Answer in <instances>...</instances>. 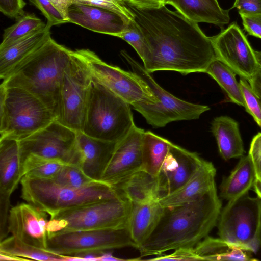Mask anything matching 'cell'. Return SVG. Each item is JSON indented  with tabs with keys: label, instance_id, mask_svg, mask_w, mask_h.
Returning <instances> with one entry per match:
<instances>
[{
	"label": "cell",
	"instance_id": "cell-9",
	"mask_svg": "<svg viewBox=\"0 0 261 261\" xmlns=\"http://www.w3.org/2000/svg\"><path fill=\"white\" fill-rule=\"evenodd\" d=\"M219 238L256 253L261 248V199L246 193L228 201L218 222Z\"/></svg>",
	"mask_w": 261,
	"mask_h": 261
},
{
	"label": "cell",
	"instance_id": "cell-5",
	"mask_svg": "<svg viewBox=\"0 0 261 261\" xmlns=\"http://www.w3.org/2000/svg\"><path fill=\"white\" fill-rule=\"evenodd\" d=\"M56 117L36 96L23 88L0 86V138L23 140Z\"/></svg>",
	"mask_w": 261,
	"mask_h": 261
},
{
	"label": "cell",
	"instance_id": "cell-41",
	"mask_svg": "<svg viewBox=\"0 0 261 261\" xmlns=\"http://www.w3.org/2000/svg\"><path fill=\"white\" fill-rule=\"evenodd\" d=\"M248 155L253 164L256 178L261 179V132L253 138Z\"/></svg>",
	"mask_w": 261,
	"mask_h": 261
},
{
	"label": "cell",
	"instance_id": "cell-12",
	"mask_svg": "<svg viewBox=\"0 0 261 261\" xmlns=\"http://www.w3.org/2000/svg\"><path fill=\"white\" fill-rule=\"evenodd\" d=\"M92 76L130 106L140 102L155 103V97L147 85L132 71L108 64L89 49L75 50Z\"/></svg>",
	"mask_w": 261,
	"mask_h": 261
},
{
	"label": "cell",
	"instance_id": "cell-37",
	"mask_svg": "<svg viewBox=\"0 0 261 261\" xmlns=\"http://www.w3.org/2000/svg\"><path fill=\"white\" fill-rule=\"evenodd\" d=\"M72 3H80L104 8L117 13L129 21L134 20V14L123 0H71Z\"/></svg>",
	"mask_w": 261,
	"mask_h": 261
},
{
	"label": "cell",
	"instance_id": "cell-27",
	"mask_svg": "<svg viewBox=\"0 0 261 261\" xmlns=\"http://www.w3.org/2000/svg\"><path fill=\"white\" fill-rule=\"evenodd\" d=\"M170 149L176 158V166L169 173L165 174L160 173L164 178L167 194L174 192L185 184L202 160L196 152L190 151L171 142Z\"/></svg>",
	"mask_w": 261,
	"mask_h": 261
},
{
	"label": "cell",
	"instance_id": "cell-52",
	"mask_svg": "<svg viewBox=\"0 0 261 261\" xmlns=\"http://www.w3.org/2000/svg\"><path fill=\"white\" fill-rule=\"evenodd\" d=\"M260 101H261V98H260Z\"/></svg>",
	"mask_w": 261,
	"mask_h": 261
},
{
	"label": "cell",
	"instance_id": "cell-34",
	"mask_svg": "<svg viewBox=\"0 0 261 261\" xmlns=\"http://www.w3.org/2000/svg\"><path fill=\"white\" fill-rule=\"evenodd\" d=\"M57 184L72 188H84L100 181L87 175L77 166L66 164L58 174L51 179Z\"/></svg>",
	"mask_w": 261,
	"mask_h": 261
},
{
	"label": "cell",
	"instance_id": "cell-13",
	"mask_svg": "<svg viewBox=\"0 0 261 261\" xmlns=\"http://www.w3.org/2000/svg\"><path fill=\"white\" fill-rule=\"evenodd\" d=\"M77 135V132L56 119L19 141L21 154L23 159L29 154H33L79 166Z\"/></svg>",
	"mask_w": 261,
	"mask_h": 261
},
{
	"label": "cell",
	"instance_id": "cell-25",
	"mask_svg": "<svg viewBox=\"0 0 261 261\" xmlns=\"http://www.w3.org/2000/svg\"><path fill=\"white\" fill-rule=\"evenodd\" d=\"M211 130L224 160L244 155L245 151L237 121L228 116L217 117L212 122Z\"/></svg>",
	"mask_w": 261,
	"mask_h": 261
},
{
	"label": "cell",
	"instance_id": "cell-26",
	"mask_svg": "<svg viewBox=\"0 0 261 261\" xmlns=\"http://www.w3.org/2000/svg\"><path fill=\"white\" fill-rule=\"evenodd\" d=\"M256 179L249 155H243L230 175L223 179L220 186V196L229 201L247 193L253 187Z\"/></svg>",
	"mask_w": 261,
	"mask_h": 261
},
{
	"label": "cell",
	"instance_id": "cell-18",
	"mask_svg": "<svg viewBox=\"0 0 261 261\" xmlns=\"http://www.w3.org/2000/svg\"><path fill=\"white\" fill-rule=\"evenodd\" d=\"M69 22L95 32L119 37L129 22L124 16L98 7L72 3L68 9Z\"/></svg>",
	"mask_w": 261,
	"mask_h": 261
},
{
	"label": "cell",
	"instance_id": "cell-33",
	"mask_svg": "<svg viewBox=\"0 0 261 261\" xmlns=\"http://www.w3.org/2000/svg\"><path fill=\"white\" fill-rule=\"evenodd\" d=\"M66 164L59 160L29 154L23 159V176L53 179Z\"/></svg>",
	"mask_w": 261,
	"mask_h": 261
},
{
	"label": "cell",
	"instance_id": "cell-50",
	"mask_svg": "<svg viewBox=\"0 0 261 261\" xmlns=\"http://www.w3.org/2000/svg\"><path fill=\"white\" fill-rule=\"evenodd\" d=\"M256 59L259 67L261 68V51H255Z\"/></svg>",
	"mask_w": 261,
	"mask_h": 261
},
{
	"label": "cell",
	"instance_id": "cell-38",
	"mask_svg": "<svg viewBox=\"0 0 261 261\" xmlns=\"http://www.w3.org/2000/svg\"><path fill=\"white\" fill-rule=\"evenodd\" d=\"M47 19L46 25L49 28L68 21L55 7L50 0H29Z\"/></svg>",
	"mask_w": 261,
	"mask_h": 261
},
{
	"label": "cell",
	"instance_id": "cell-48",
	"mask_svg": "<svg viewBox=\"0 0 261 261\" xmlns=\"http://www.w3.org/2000/svg\"><path fill=\"white\" fill-rule=\"evenodd\" d=\"M1 261H26L29 259L15 256L7 255L0 253Z\"/></svg>",
	"mask_w": 261,
	"mask_h": 261
},
{
	"label": "cell",
	"instance_id": "cell-43",
	"mask_svg": "<svg viewBox=\"0 0 261 261\" xmlns=\"http://www.w3.org/2000/svg\"><path fill=\"white\" fill-rule=\"evenodd\" d=\"M244 29L251 36L261 39V14L240 15Z\"/></svg>",
	"mask_w": 261,
	"mask_h": 261
},
{
	"label": "cell",
	"instance_id": "cell-6",
	"mask_svg": "<svg viewBox=\"0 0 261 261\" xmlns=\"http://www.w3.org/2000/svg\"><path fill=\"white\" fill-rule=\"evenodd\" d=\"M132 203L118 197L54 212L50 216L48 235L61 232L126 228Z\"/></svg>",
	"mask_w": 261,
	"mask_h": 261
},
{
	"label": "cell",
	"instance_id": "cell-16",
	"mask_svg": "<svg viewBox=\"0 0 261 261\" xmlns=\"http://www.w3.org/2000/svg\"><path fill=\"white\" fill-rule=\"evenodd\" d=\"M144 131L135 125L127 135L117 142L102 171L100 181L113 186L141 169Z\"/></svg>",
	"mask_w": 261,
	"mask_h": 261
},
{
	"label": "cell",
	"instance_id": "cell-2",
	"mask_svg": "<svg viewBox=\"0 0 261 261\" xmlns=\"http://www.w3.org/2000/svg\"><path fill=\"white\" fill-rule=\"evenodd\" d=\"M221 208L217 188L194 201L165 208L155 229L138 249L140 256L194 248L216 225Z\"/></svg>",
	"mask_w": 261,
	"mask_h": 261
},
{
	"label": "cell",
	"instance_id": "cell-7",
	"mask_svg": "<svg viewBox=\"0 0 261 261\" xmlns=\"http://www.w3.org/2000/svg\"><path fill=\"white\" fill-rule=\"evenodd\" d=\"M20 184L21 198L48 215L119 196L112 186L101 181L84 188L74 189L60 185L51 179L24 176Z\"/></svg>",
	"mask_w": 261,
	"mask_h": 261
},
{
	"label": "cell",
	"instance_id": "cell-31",
	"mask_svg": "<svg viewBox=\"0 0 261 261\" xmlns=\"http://www.w3.org/2000/svg\"><path fill=\"white\" fill-rule=\"evenodd\" d=\"M205 73L213 78L226 93L230 101L245 107V102L236 73L218 58L213 60Z\"/></svg>",
	"mask_w": 261,
	"mask_h": 261
},
{
	"label": "cell",
	"instance_id": "cell-10",
	"mask_svg": "<svg viewBox=\"0 0 261 261\" xmlns=\"http://www.w3.org/2000/svg\"><path fill=\"white\" fill-rule=\"evenodd\" d=\"M91 81L85 63L72 51L60 88L56 120L77 132H82Z\"/></svg>",
	"mask_w": 261,
	"mask_h": 261
},
{
	"label": "cell",
	"instance_id": "cell-40",
	"mask_svg": "<svg viewBox=\"0 0 261 261\" xmlns=\"http://www.w3.org/2000/svg\"><path fill=\"white\" fill-rule=\"evenodd\" d=\"M23 0H0V11L5 15L18 19L24 14Z\"/></svg>",
	"mask_w": 261,
	"mask_h": 261
},
{
	"label": "cell",
	"instance_id": "cell-19",
	"mask_svg": "<svg viewBox=\"0 0 261 261\" xmlns=\"http://www.w3.org/2000/svg\"><path fill=\"white\" fill-rule=\"evenodd\" d=\"M216 170L213 163L202 159L185 184L164 196L159 201L166 208L194 201L216 188Z\"/></svg>",
	"mask_w": 261,
	"mask_h": 261
},
{
	"label": "cell",
	"instance_id": "cell-49",
	"mask_svg": "<svg viewBox=\"0 0 261 261\" xmlns=\"http://www.w3.org/2000/svg\"><path fill=\"white\" fill-rule=\"evenodd\" d=\"M253 187L257 197L261 199V179L256 178Z\"/></svg>",
	"mask_w": 261,
	"mask_h": 261
},
{
	"label": "cell",
	"instance_id": "cell-21",
	"mask_svg": "<svg viewBox=\"0 0 261 261\" xmlns=\"http://www.w3.org/2000/svg\"><path fill=\"white\" fill-rule=\"evenodd\" d=\"M117 142L107 141L77 132L79 167L89 177L99 181L102 171Z\"/></svg>",
	"mask_w": 261,
	"mask_h": 261
},
{
	"label": "cell",
	"instance_id": "cell-42",
	"mask_svg": "<svg viewBox=\"0 0 261 261\" xmlns=\"http://www.w3.org/2000/svg\"><path fill=\"white\" fill-rule=\"evenodd\" d=\"M234 8L240 15L261 14V0H235L232 7Z\"/></svg>",
	"mask_w": 261,
	"mask_h": 261
},
{
	"label": "cell",
	"instance_id": "cell-11",
	"mask_svg": "<svg viewBox=\"0 0 261 261\" xmlns=\"http://www.w3.org/2000/svg\"><path fill=\"white\" fill-rule=\"evenodd\" d=\"M128 247L137 249L126 228H104L49 234L47 250L59 255L74 256Z\"/></svg>",
	"mask_w": 261,
	"mask_h": 261
},
{
	"label": "cell",
	"instance_id": "cell-28",
	"mask_svg": "<svg viewBox=\"0 0 261 261\" xmlns=\"http://www.w3.org/2000/svg\"><path fill=\"white\" fill-rule=\"evenodd\" d=\"M194 249L200 260H258L252 257L251 252L236 247L220 238L208 236Z\"/></svg>",
	"mask_w": 261,
	"mask_h": 261
},
{
	"label": "cell",
	"instance_id": "cell-44",
	"mask_svg": "<svg viewBox=\"0 0 261 261\" xmlns=\"http://www.w3.org/2000/svg\"><path fill=\"white\" fill-rule=\"evenodd\" d=\"M126 3L141 8H153L165 5L163 0H123Z\"/></svg>",
	"mask_w": 261,
	"mask_h": 261
},
{
	"label": "cell",
	"instance_id": "cell-30",
	"mask_svg": "<svg viewBox=\"0 0 261 261\" xmlns=\"http://www.w3.org/2000/svg\"><path fill=\"white\" fill-rule=\"evenodd\" d=\"M0 253L27 258L29 260L67 261L66 255H59L28 244L12 235L1 241Z\"/></svg>",
	"mask_w": 261,
	"mask_h": 261
},
{
	"label": "cell",
	"instance_id": "cell-36",
	"mask_svg": "<svg viewBox=\"0 0 261 261\" xmlns=\"http://www.w3.org/2000/svg\"><path fill=\"white\" fill-rule=\"evenodd\" d=\"M119 38L134 48L142 62L144 60L148 54V47L142 32L134 20L129 22L126 29Z\"/></svg>",
	"mask_w": 261,
	"mask_h": 261
},
{
	"label": "cell",
	"instance_id": "cell-22",
	"mask_svg": "<svg viewBox=\"0 0 261 261\" xmlns=\"http://www.w3.org/2000/svg\"><path fill=\"white\" fill-rule=\"evenodd\" d=\"M164 210L159 201L132 204L126 228L137 249L154 231Z\"/></svg>",
	"mask_w": 261,
	"mask_h": 261
},
{
	"label": "cell",
	"instance_id": "cell-46",
	"mask_svg": "<svg viewBox=\"0 0 261 261\" xmlns=\"http://www.w3.org/2000/svg\"><path fill=\"white\" fill-rule=\"evenodd\" d=\"M55 7L61 13L66 20L69 22L68 18V9L72 4L71 0H50Z\"/></svg>",
	"mask_w": 261,
	"mask_h": 261
},
{
	"label": "cell",
	"instance_id": "cell-45",
	"mask_svg": "<svg viewBox=\"0 0 261 261\" xmlns=\"http://www.w3.org/2000/svg\"><path fill=\"white\" fill-rule=\"evenodd\" d=\"M250 86L259 98H261V68L259 67L248 81Z\"/></svg>",
	"mask_w": 261,
	"mask_h": 261
},
{
	"label": "cell",
	"instance_id": "cell-51",
	"mask_svg": "<svg viewBox=\"0 0 261 261\" xmlns=\"http://www.w3.org/2000/svg\"><path fill=\"white\" fill-rule=\"evenodd\" d=\"M163 3H164V1H165V0H163Z\"/></svg>",
	"mask_w": 261,
	"mask_h": 261
},
{
	"label": "cell",
	"instance_id": "cell-4",
	"mask_svg": "<svg viewBox=\"0 0 261 261\" xmlns=\"http://www.w3.org/2000/svg\"><path fill=\"white\" fill-rule=\"evenodd\" d=\"M130 106L92 76L82 132L101 140H121L135 125Z\"/></svg>",
	"mask_w": 261,
	"mask_h": 261
},
{
	"label": "cell",
	"instance_id": "cell-17",
	"mask_svg": "<svg viewBox=\"0 0 261 261\" xmlns=\"http://www.w3.org/2000/svg\"><path fill=\"white\" fill-rule=\"evenodd\" d=\"M48 215L28 202L17 204L9 210L8 232L24 243L47 250Z\"/></svg>",
	"mask_w": 261,
	"mask_h": 261
},
{
	"label": "cell",
	"instance_id": "cell-47",
	"mask_svg": "<svg viewBox=\"0 0 261 261\" xmlns=\"http://www.w3.org/2000/svg\"><path fill=\"white\" fill-rule=\"evenodd\" d=\"M125 260V259L115 257L110 253H102L98 258V261H120Z\"/></svg>",
	"mask_w": 261,
	"mask_h": 261
},
{
	"label": "cell",
	"instance_id": "cell-32",
	"mask_svg": "<svg viewBox=\"0 0 261 261\" xmlns=\"http://www.w3.org/2000/svg\"><path fill=\"white\" fill-rule=\"evenodd\" d=\"M17 19L14 24L4 30L0 49L46 26L34 14H24Z\"/></svg>",
	"mask_w": 261,
	"mask_h": 261
},
{
	"label": "cell",
	"instance_id": "cell-15",
	"mask_svg": "<svg viewBox=\"0 0 261 261\" xmlns=\"http://www.w3.org/2000/svg\"><path fill=\"white\" fill-rule=\"evenodd\" d=\"M23 162L19 141L0 138V241L8 234L10 197L23 177Z\"/></svg>",
	"mask_w": 261,
	"mask_h": 261
},
{
	"label": "cell",
	"instance_id": "cell-1",
	"mask_svg": "<svg viewBox=\"0 0 261 261\" xmlns=\"http://www.w3.org/2000/svg\"><path fill=\"white\" fill-rule=\"evenodd\" d=\"M125 4L148 47L143 63L150 73L158 71H173L183 75L205 73L217 58L211 37L198 23L178 11L169 9L165 5L141 8Z\"/></svg>",
	"mask_w": 261,
	"mask_h": 261
},
{
	"label": "cell",
	"instance_id": "cell-35",
	"mask_svg": "<svg viewBox=\"0 0 261 261\" xmlns=\"http://www.w3.org/2000/svg\"><path fill=\"white\" fill-rule=\"evenodd\" d=\"M239 82L243 96L246 111L251 115L256 123L261 127L260 99L246 79L240 77Z\"/></svg>",
	"mask_w": 261,
	"mask_h": 261
},
{
	"label": "cell",
	"instance_id": "cell-39",
	"mask_svg": "<svg viewBox=\"0 0 261 261\" xmlns=\"http://www.w3.org/2000/svg\"><path fill=\"white\" fill-rule=\"evenodd\" d=\"M148 260L194 261L200 260V259L196 254L194 248H181L174 250L171 254L158 255Z\"/></svg>",
	"mask_w": 261,
	"mask_h": 261
},
{
	"label": "cell",
	"instance_id": "cell-24",
	"mask_svg": "<svg viewBox=\"0 0 261 261\" xmlns=\"http://www.w3.org/2000/svg\"><path fill=\"white\" fill-rule=\"evenodd\" d=\"M46 26L0 49V77L3 80L37 50L50 36Z\"/></svg>",
	"mask_w": 261,
	"mask_h": 261
},
{
	"label": "cell",
	"instance_id": "cell-29",
	"mask_svg": "<svg viewBox=\"0 0 261 261\" xmlns=\"http://www.w3.org/2000/svg\"><path fill=\"white\" fill-rule=\"evenodd\" d=\"M171 142L150 130L144 131L142 139L141 169L154 175H160Z\"/></svg>",
	"mask_w": 261,
	"mask_h": 261
},
{
	"label": "cell",
	"instance_id": "cell-14",
	"mask_svg": "<svg viewBox=\"0 0 261 261\" xmlns=\"http://www.w3.org/2000/svg\"><path fill=\"white\" fill-rule=\"evenodd\" d=\"M217 58L248 81L259 67L255 50L236 22L211 37Z\"/></svg>",
	"mask_w": 261,
	"mask_h": 261
},
{
	"label": "cell",
	"instance_id": "cell-3",
	"mask_svg": "<svg viewBox=\"0 0 261 261\" xmlns=\"http://www.w3.org/2000/svg\"><path fill=\"white\" fill-rule=\"evenodd\" d=\"M72 53L50 36L3 80L1 85L25 89L38 97L57 117L60 88Z\"/></svg>",
	"mask_w": 261,
	"mask_h": 261
},
{
	"label": "cell",
	"instance_id": "cell-8",
	"mask_svg": "<svg viewBox=\"0 0 261 261\" xmlns=\"http://www.w3.org/2000/svg\"><path fill=\"white\" fill-rule=\"evenodd\" d=\"M120 54L132 72L147 85L156 99L155 103L140 102L132 106L153 127H163L173 121L197 119L210 109L207 106L191 103L170 94L155 82L143 65L125 50H121Z\"/></svg>",
	"mask_w": 261,
	"mask_h": 261
},
{
	"label": "cell",
	"instance_id": "cell-23",
	"mask_svg": "<svg viewBox=\"0 0 261 261\" xmlns=\"http://www.w3.org/2000/svg\"><path fill=\"white\" fill-rule=\"evenodd\" d=\"M188 19L198 23L205 22L223 28L229 23V10L222 9L217 0H165Z\"/></svg>",
	"mask_w": 261,
	"mask_h": 261
},
{
	"label": "cell",
	"instance_id": "cell-20",
	"mask_svg": "<svg viewBox=\"0 0 261 261\" xmlns=\"http://www.w3.org/2000/svg\"><path fill=\"white\" fill-rule=\"evenodd\" d=\"M112 187L132 204L159 201L167 195L163 176H154L142 170Z\"/></svg>",
	"mask_w": 261,
	"mask_h": 261
}]
</instances>
